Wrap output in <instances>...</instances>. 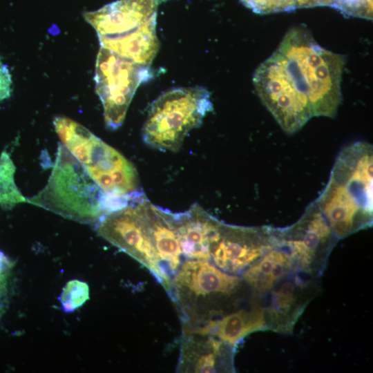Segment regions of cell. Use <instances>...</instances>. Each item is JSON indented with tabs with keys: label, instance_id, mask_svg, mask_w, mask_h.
I'll return each mask as SVG.
<instances>
[{
	"label": "cell",
	"instance_id": "1",
	"mask_svg": "<svg viewBox=\"0 0 373 373\" xmlns=\"http://www.w3.org/2000/svg\"><path fill=\"white\" fill-rule=\"evenodd\" d=\"M372 146L358 142L337 157L329 182L315 200L336 238L372 222Z\"/></svg>",
	"mask_w": 373,
	"mask_h": 373
},
{
	"label": "cell",
	"instance_id": "2",
	"mask_svg": "<svg viewBox=\"0 0 373 373\" xmlns=\"http://www.w3.org/2000/svg\"><path fill=\"white\" fill-rule=\"evenodd\" d=\"M242 280L209 260H184L172 280L169 294L179 312L182 333H202L211 323L230 312L231 298Z\"/></svg>",
	"mask_w": 373,
	"mask_h": 373
},
{
	"label": "cell",
	"instance_id": "3",
	"mask_svg": "<svg viewBox=\"0 0 373 373\" xmlns=\"http://www.w3.org/2000/svg\"><path fill=\"white\" fill-rule=\"evenodd\" d=\"M276 50L306 94L312 116L334 117L341 102L345 56L324 49L301 27L290 29Z\"/></svg>",
	"mask_w": 373,
	"mask_h": 373
},
{
	"label": "cell",
	"instance_id": "4",
	"mask_svg": "<svg viewBox=\"0 0 373 373\" xmlns=\"http://www.w3.org/2000/svg\"><path fill=\"white\" fill-rule=\"evenodd\" d=\"M156 0H117L84 14L97 32L101 47L149 66L159 50Z\"/></svg>",
	"mask_w": 373,
	"mask_h": 373
},
{
	"label": "cell",
	"instance_id": "5",
	"mask_svg": "<svg viewBox=\"0 0 373 373\" xmlns=\"http://www.w3.org/2000/svg\"><path fill=\"white\" fill-rule=\"evenodd\" d=\"M104 194L79 161L58 143L47 184L27 202L79 222L97 224L104 216Z\"/></svg>",
	"mask_w": 373,
	"mask_h": 373
},
{
	"label": "cell",
	"instance_id": "6",
	"mask_svg": "<svg viewBox=\"0 0 373 373\" xmlns=\"http://www.w3.org/2000/svg\"><path fill=\"white\" fill-rule=\"evenodd\" d=\"M53 124L62 144L104 193L124 195L139 191L135 168L116 149L66 117H55Z\"/></svg>",
	"mask_w": 373,
	"mask_h": 373
},
{
	"label": "cell",
	"instance_id": "7",
	"mask_svg": "<svg viewBox=\"0 0 373 373\" xmlns=\"http://www.w3.org/2000/svg\"><path fill=\"white\" fill-rule=\"evenodd\" d=\"M210 93L201 86L177 88L151 104L142 128L143 141L161 151H178L188 133L212 110Z\"/></svg>",
	"mask_w": 373,
	"mask_h": 373
},
{
	"label": "cell",
	"instance_id": "8",
	"mask_svg": "<svg viewBox=\"0 0 373 373\" xmlns=\"http://www.w3.org/2000/svg\"><path fill=\"white\" fill-rule=\"evenodd\" d=\"M253 83L261 101L285 132L298 131L313 117L306 94L278 50L257 68Z\"/></svg>",
	"mask_w": 373,
	"mask_h": 373
},
{
	"label": "cell",
	"instance_id": "9",
	"mask_svg": "<svg viewBox=\"0 0 373 373\" xmlns=\"http://www.w3.org/2000/svg\"><path fill=\"white\" fill-rule=\"evenodd\" d=\"M149 75V66L100 48L95 64V91L102 102L108 128L115 130L122 125L137 87Z\"/></svg>",
	"mask_w": 373,
	"mask_h": 373
},
{
	"label": "cell",
	"instance_id": "10",
	"mask_svg": "<svg viewBox=\"0 0 373 373\" xmlns=\"http://www.w3.org/2000/svg\"><path fill=\"white\" fill-rule=\"evenodd\" d=\"M131 200L124 207L104 216L96 224V231L104 239L147 268L169 294L172 279L163 270L146 239Z\"/></svg>",
	"mask_w": 373,
	"mask_h": 373
},
{
	"label": "cell",
	"instance_id": "11",
	"mask_svg": "<svg viewBox=\"0 0 373 373\" xmlns=\"http://www.w3.org/2000/svg\"><path fill=\"white\" fill-rule=\"evenodd\" d=\"M274 240V230L225 224L211 247L210 262L231 274L245 272L272 246Z\"/></svg>",
	"mask_w": 373,
	"mask_h": 373
},
{
	"label": "cell",
	"instance_id": "12",
	"mask_svg": "<svg viewBox=\"0 0 373 373\" xmlns=\"http://www.w3.org/2000/svg\"><path fill=\"white\" fill-rule=\"evenodd\" d=\"M278 233L291 258L307 271L325 259L336 239L316 202L296 224Z\"/></svg>",
	"mask_w": 373,
	"mask_h": 373
},
{
	"label": "cell",
	"instance_id": "13",
	"mask_svg": "<svg viewBox=\"0 0 373 373\" xmlns=\"http://www.w3.org/2000/svg\"><path fill=\"white\" fill-rule=\"evenodd\" d=\"M132 204L141 228L165 273L172 279L184 261L180 247L177 213L153 204L143 192Z\"/></svg>",
	"mask_w": 373,
	"mask_h": 373
},
{
	"label": "cell",
	"instance_id": "14",
	"mask_svg": "<svg viewBox=\"0 0 373 373\" xmlns=\"http://www.w3.org/2000/svg\"><path fill=\"white\" fill-rule=\"evenodd\" d=\"M233 347L212 334L183 333L176 372H233Z\"/></svg>",
	"mask_w": 373,
	"mask_h": 373
},
{
	"label": "cell",
	"instance_id": "15",
	"mask_svg": "<svg viewBox=\"0 0 373 373\" xmlns=\"http://www.w3.org/2000/svg\"><path fill=\"white\" fill-rule=\"evenodd\" d=\"M224 224L197 204L177 213L178 239L184 260L210 261L211 247L219 238Z\"/></svg>",
	"mask_w": 373,
	"mask_h": 373
},
{
	"label": "cell",
	"instance_id": "16",
	"mask_svg": "<svg viewBox=\"0 0 373 373\" xmlns=\"http://www.w3.org/2000/svg\"><path fill=\"white\" fill-rule=\"evenodd\" d=\"M267 326L264 310L256 306L231 311L211 323L201 334H212L234 346L249 334Z\"/></svg>",
	"mask_w": 373,
	"mask_h": 373
},
{
	"label": "cell",
	"instance_id": "17",
	"mask_svg": "<svg viewBox=\"0 0 373 373\" xmlns=\"http://www.w3.org/2000/svg\"><path fill=\"white\" fill-rule=\"evenodd\" d=\"M15 166L10 155L3 151L0 156V205L6 209L27 202L15 184Z\"/></svg>",
	"mask_w": 373,
	"mask_h": 373
},
{
	"label": "cell",
	"instance_id": "18",
	"mask_svg": "<svg viewBox=\"0 0 373 373\" xmlns=\"http://www.w3.org/2000/svg\"><path fill=\"white\" fill-rule=\"evenodd\" d=\"M296 285L291 282L286 281L277 289L272 296L271 306V317L274 325L281 327L282 324L287 323V318L293 317L298 312L297 307Z\"/></svg>",
	"mask_w": 373,
	"mask_h": 373
},
{
	"label": "cell",
	"instance_id": "19",
	"mask_svg": "<svg viewBox=\"0 0 373 373\" xmlns=\"http://www.w3.org/2000/svg\"><path fill=\"white\" fill-rule=\"evenodd\" d=\"M89 298V288L86 283L71 280L63 287L59 300L62 309L70 313L82 306Z\"/></svg>",
	"mask_w": 373,
	"mask_h": 373
},
{
	"label": "cell",
	"instance_id": "20",
	"mask_svg": "<svg viewBox=\"0 0 373 373\" xmlns=\"http://www.w3.org/2000/svg\"><path fill=\"white\" fill-rule=\"evenodd\" d=\"M247 8L258 14L291 12L297 8L296 0H240Z\"/></svg>",
	"mask_w": 373,
	"mask_h": 373
},
{
	"label": "cell",
	"instance_id": "21",
	"mask_svg": "<svg viewBox=\"0 0 373 373\" xmlns=\"http://www.w3.org/2000/svg\"><path fill=\"white\" fill-rule=\"evenodd\" d=\"M332 8L348 16L372 19V0H332Z\"/></svg>",
	"mask_w": 373,
	"mask_h": 373
},
{
	"label": "cell",
	"instance_id": "22",
	"mask_svg": "<svg viewBox=\"0 0 373 373\" xmlns=\"http://www.w3.org/2000/svg\"><path fill=\"white\" fill-rule=\"evenodd\" d=\"M12 263L0 251V316L6 310L8 304L9 280Z\"/></svg>",
	"mask_w": 373,
	"mask_h": 373
},
{
	"label": "cell",
	"instance_id": "23",
	"mask_svg": "<svg viewBox=\"0 0 373 373\" xmlns=\"http://www.w3.org/2000/svg\"><path fill=\"white\" fill-rule=\"evenodd\" d=\"M12 79L10 70L0 57V102L8 98L11 93Z\"/></svg>",
	"mask_w": 373,
	"mask_h": 373
},
{
	"label": "cell",
	"instance_id": "24",
	"mask_svg": "<svg viewBox=\"0 0 373 373\" xmlns=\"http://www.w3.org/2000/svg\"><path fill=\"white\" fill-rule=\"evenodd\" d=\"M297 8L327 6L332 7V0H296Z\"/></svg>",
	"mask_w": 373,
	"mask_h": 373
},
{
	"label": "cell",
	"instance_id": "25",
	"mask_svg": "<svg viewBox=\"0 0 373 373\" xmlns=\"http://www.w3.org/2000/svg\"><path fill=\"white\" fill-rule=\"evenodd\" d=\"M156 1L157 3H159V2L166 1L167 0H156Z\"/></svg>",
	"mask_w": 373,
	"mask_h": 373
}]
</instances>
